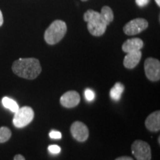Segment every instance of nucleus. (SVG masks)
I'll return each instance as SVG.
<instances>
[{
    "label": "nucleus",
    "mask_w": 160,
    "mask_h": 160,
    "mask_svg": "<svg viewBox=\"0 0 160 160\" xmlns=\"http://www.w3.org/2000/svg\"><path fill=\"white\" fill-rule=\"evenodd\" d=\"M12 71L19 77L34 79L41 73L42 67L39 60L35 58H20L13 63Z\"/></svg>",
    "instance_id": "f257e3e1"
},
{
    "label": "nucleus",
    "mask_w": 160,
    "mask_h": 160,
    "mask_svg": "<svg viewBox=\"0 0 160 160\" xmlns=\"http://www.w3.org/2000/svg\"><path fill=\"white\" fill-rule=\"evenodd\" d=\"M84 20L88 22V29L91 34L100 37L105 33L108 25L101 18L99 12L88 10L84 14Z\"/></svg>",
    "instance_id": "f03ea898"
},
{
    "label": "nucleus",
    "mask_w": 160,
    "mask_h": 160,
    "mask_svg": "<svg viewBox=\"0 0 160 160\" xmlns=\"http://www.w3.org/2000/svg\"><path fill=\"white\" fill-rule=\"evenodd\" d=\"M67 32V25L62 20L53 22L45 32V42L49 45H55L61 41Z\"/></svg>",
    "instance_id": "7ed1b4c3"
},
{
    "label": "nucleus",
    "mask_w": 160,
    "mask_h": 160,
    "mask_svg": "<svg viewBox=\"0 0 160 160\" xmlns=\"http://www.w3.org/2000/svg\"><path fill=\"white\" fill-rule=\"evenodd\" d=\"M14 113L13 123L15 127L18 128H22L29 125L33 121V117H34V111L28 106L19 108Z\"/></svg>",
    "instance_id": "20e7f679"
},
{
    "label": "nucleus",
    "mask_w": 160,
    "mask_h": 160,
    "mask_svg": "<svg viewBox=\"0 0 160 160\" xmlns=\"http://www.w3.org/2000/svg\"><path fill=\"white\" fill-rule=\"evenodd\" d=\"M132 153L137 160H151V149L149 144L136 140L131 145Z\"/></svg>",
    "instance_id": "39448f33"
},
{
    "label": "nucleus",
    "mask_w": 160,
    "mask_h": 160,
    "mask_svg": "<svg viewBox=\"0 0 160 160\" xmlns=\"http://www.w3.org/2000/svg\"><path fill=\"white\" fill-rule=\"evenodd\" d=\"M145 72L148 79L152 82L160 79V62L154 58H148L145 62Z\"/></svg>",
    "instance_id": "423d86ee"
},
{
    "label": "nucleus",
    "mask_w": 160,
    "mask_h": 160,
    "mask_svg": "<svg viewBox=\"0 0 160 160\" xmlns=\"http://www.w3.org/2000/svg\"><path fill=\"white\" fill-rule=\"evenodd\" d=\"M148 27V22L147 20L142 18H137L126 24L124 26L123 31L125 34L128 36L137 35L145 31Z\"/></svg>",
    "instance_id": "0eeeda50"
},
{
    "label": "nucleus",
    "mask_w": 160,
    "mask_h": 160,
    "mask_svg": "<svg viewBox=\"0 0 160 160\" xmlns=\"http://www.w3.org/2000/svg\"><path fill=\"white\" fill-rule=\"evenodd\" d=\"M71 133L72 137L77 141L85 142L89 136V131L88 127L82 122L76 121L71 126Z\"/></svg>",
    "instance_id": "6e6552de"
},
{
    "label": "nucleus",
    "mask_w": 160,
    "mask_h": 160,
    "mask_svg": "<svg viewBox=\"0 0 160 160\" xmlns=\"http://www.w3.org/2000/svg\"><path fill=\"white\" fill-rule=\"evenodd\" d=\"M80 102V96L79 93L75 91L66 92L60 98V103L63 107L67 108H72L77 106Z\"/></svg>",
    "instance_id": "1a4fd4ad"
},
{
    "label": "nucleus",
    "mask_w": 160,
    "mask_h": 160,
    "mask_svg": "<svg viewBox=\"0 0 160 160\" xmlns=\"http://www.w3.org/2000/svg\"><path fill=\"white\" fill-rule=\"evenodd\" d=\"M145 125L150 131H159L160 130V111H157L151 113L146 119Z\"/></svg>",
    "instance_id": "9d476101"
},
{
    "label": "nucleus",
    "mask_w": 160,
    "mask_h": 160,
    "mask_svg": "<svg viewBox=\"0 0 160 160\" xmlns=\"http://www.w3.org/2000/svg\"><path fill=\"white\" fill-rule=\"evenodd\" d=\"M144 42L141 39L139 38H133L126 40L123 43L122 51L125 53H131V52H134L140 51L143 48Z\"/></svg>",
    "instance_id": "9b49d317"
},
{
    "label": "nucleus",
    "mask_w": 160,
    "mask_h": 160,
    "mask_svg": "<svg viewBox=\"0 0 160 160\" xmlns=\"http://www.w3.org/2000/svg\"><path fill=\"white\" fill-rule=\"evenodd\" d=\"M142 58V52L140 51L128 53L124 59V66L128 69H133L139 63Z\"/></svg>",
    "instance_id": "f8f14e48"
},
{
    "label": "nucleus",
    "mask_w": 160,
    "mask_h": 160,
    "mask_svg": "<svg viewBox=\"0 0 160 160\" xmlns=\"http://www.w3.org/2000/svg\"><path fill=\"white\" fill-rule=\"evenodd\" d=\"M125 87L121 82H117L110 91V97L115 101H119L121 99Z\"/></svg>",
    "instance_id": "ddd939ff"
},
{
    "label": "nucleus",
    "mask_w": 160,
    "mask_h": 160,
    "mask_svg": "<svg viewBox=\"0 0 160 160\" xmlns=\"http://www.w3.org/2000/svg\"><path fill=\"white\" fill-rule=\"evenodd\" d=\"M99 13L101 18L107 25H108L113 20V13L108 6H104Z\"/></svg>",
    "instance_id": "4468645a"
},
{
    "label": "nucleus",
    "mask_w": 160,
    "mask_h": 160,
    "mask_svg": "<svg viewBox=\"0 0 160 160\" xmlns=\"http://www.w3.org/2000/svg\"><path fill=\"white\" fill-rule=\"evenodd\" d=\"M2 103L3 106L5 108L10 110V111L13 112V113L17 112L18 111V109L19 108L17 102L8 97H5L2 98Z\"/></svg>",
    "instance_id": "2eb2a0df"
},
{
    "label": "nucleus",
    "mask_w": 160,
    "mask_h": 160,
    "mask_svg": "<svg viewBox=\"0 0 160 160\" xmlns=\"http://www.w3.org/2000/svg\"><path fill=\"white\" fill-rule=\"evenodd\" d=\"M11 137V131L8 128L3 127L0 128V143L6 142L8 141Z\"/></svg>",
    "instance_id": "dca6fc26"
},
{
    "label": "nucleus",
    "mask_w": 160,
    "mask_h": 160,
    "mask_svg": "<svg viewBox=\"0 0 160 160\" xmlns=\"http://www.w3.org/2000/svg\"><path fill=\"white\" fill-rule=\"evenodd\" d=\"M85 99L88 100V102H91L93 101V99H94V93L93 91L91 89H86L85 91Z\"/></svg>",
    "instance_id": "f3484780"
},
{
    "label": "nucleus",
    "mask_w": 160,
    "mask_h": 160,
    "mask_svg": "<svg viewBox=\"0 0 160 160\" xmlns=\"http://www.w3.org/2000/svg\"><path fill=\"white\" fill-rule=\"evenodd\" d=\"M48 151L52 154H58L61 151V148L57 145H51L48 146Z\"/></svg>",
    "instance_id": "a211bd4d"
},
{
    "label": "nucleus",
    "mask_w": 160,
    "mask_h": 160,
    "mask_svg": "<svg viewBox=\"0 0 160 160\" xmlns=\"http://www.w3.org/2000/svg\"><path fill=\"white\" fill-rule=\"evenodd\" d=\"M50 137L51 139H59L62 138V133L59 131H51L49 133Z\"/></svg>",
    "instance_id": "6ab92c4d"
},
{
    "label": "nucleus",
    "mask_w": 160,
    "mask_h": 160,
    "mask_svg": "<svg viewBox=\"0 0 160 160\" xmlns=\"http://www.w3.org/2000/svg\"><path fill=\"white\" fill-rule=\"evenodd\" d=\"M150 0H136V3L139 7H144L149 3Z\"/></svg>",
    "instance_id": "aec40b11"
},
{
    "label": "nucleus",
    "mask_w": 160,
    "mask_h": 160,
    "mask_svg": "<svg viewBox=\"0 0 160 160\" xmlns=\"http://www.w3.org/2000/svg\"><path fill=\"white\" fill-rule=\"evenodd\" d=\"M13 160H25V159L22 155L17 154L15 156L14 158H13Z\"/></svg>",
    "instance_id": "412c9836"
},
{
    "label": "nucleus",
    "mask_w": 160,
    "mask_h": 160,
    "mask_svg": "<svg viewBox=\"0 0 160 160\" xmlns=\"http://www.w3.org/2000/svg\"><path fill=\"white\" fill-rule=\"evenodd\" d=\"M115 160H133V159L130 157H118L117 159H116Z\"/></svg>",
    "instance_id": "4be33fe9"
},
{
    "label": "nucleus",
    "mask_w": 160,
    "mask_h": 160,
    "mask_svg": "<svg viewBox=\"0 0 160 160\" xmlns=\"http://www.w3.org/2000/svg\"><path fill=\"white\" fill-rule=\"evenodd\" d=\"M3 22H4V19H3V15H2V13L1 10H0V26L2 25Z\"/></svg>",
    "instance_id": "5701e85b"
},
{
    "label": "nucleus",
    "mask_w": 160,
    "mask_h": 160,
    "mask_svg": "<svg viewBox=\"0 0 160 160\" xmlns=\"http://www.w3.org/2000/svg\"><path fill=\"white\" fill-rule=\"evenodd\" d=\"M155 2L158 5H159V6L160 5V0H155Z\"/></svg>",
    "instance_id": "b1692460"
},
{
    "label": "nucleus",
    "mask_w": 160,
    "mask_h": 160,
    "mask_svg": "<svg viewBox=\"0 0 160 160\" xmlns=\"http://www.w3.org/2000/svg\"><path fill=\"white\" fill-rule=\"evenodd\" d=\"M158 142H159V144L160 143V139H159V137L158 138Z\"/></svg>",
    "instance_id": "393cba45"
},
{
    "label": "nucleus",
    "mask_w": 160,
    "mask_h": 160,
    "mask_svg": "<svg viewBox=\"0 0 160 160\" xmlns=\"http://www.w3.org/2000/svg\"><path fill=\"white\" fill-rule=\"evenodd\" d=\"M82 1H83V2H85V1H88V0H82Z\"/></svg>",
    "instance_id": "a878e982"
}]
</instances>
